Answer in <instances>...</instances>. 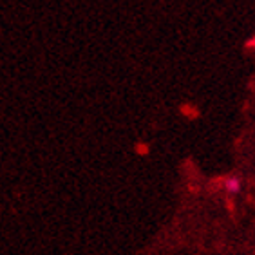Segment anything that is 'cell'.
I'll return each instance as SVG.
<instances>
[{
  "instance_id": "cell-1",
  "label": "cell",
  "mask_w": 255,
  "mask_h": 255,
  "mask_svg": "<svg viewBox=\"0 0 255 255\" xmlns=\"http://www.w3.org/2000/svg\"><path fill=\"white\" fill-rule=\"evenodd\" d=\"M239 179H237V177H232V179H228V181H226V188H228V190L230 192H237L239 190Z\"/></svg>"
}]
</instances>
